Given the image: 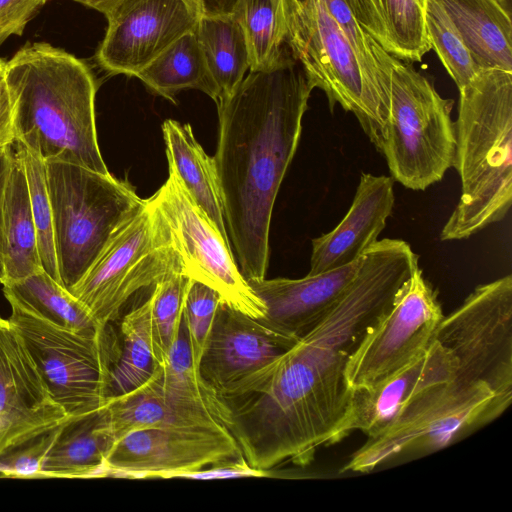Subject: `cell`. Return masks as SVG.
I'll list each match as a JSON object with an SVG mask.
<instances>
[{"label":"cell","instance_id":"1","mask_svg":"<svg viewBox=\"0 0 512 512\" xmlns=\"http://www.w3.org/2000/svg\"><path fill=\"white\" fill-rule=\"evenodd\" d=\"M418 264L408 242L378 240L318 325L280 357L216 395V417L250 466L269 471L285 462L303 466L318 447L336 443L353 393L347 363Z\"/></svg>","mask_w":512,"mask_h":512},{"label":"cell","instance_id":"2","mask_svg":"<svg viewBox=\"0 0 512 512\" xmlns=\"http://www.w3.org/2000/svg\"><path fill=\"white\" fill-rule=\"evenodd\" d=\"M313 89L289 51L277 66L250 71L217 103L213 158L229 241L246 280L265 278L274 203L297 150Z\"/></svg>","mask_w":512,"mask_h":512},{"label":"cell","instance_id":"3","mask_svg":"<svg viewBox=\"0 0 512 512\" xmlns=\"http://www.w3.org/2000/svg\"><path fill=\"white\" fill-rule=\"evenodd\" d=\"M14 142L43 161L109 173L96 131L97 85L90 67L46 42L29 43L5 64Z\"/></svg>","mask_w":512,"mask_h":512},{"label":"cell","instance_id":"4","mask_svg":"<svg viewBox=\"0 0 512 512\" xmlns=\"http://www.w3.org/2000/svg\"><path fill=\"white\" fill-rule=\"evenodd\" d=\"M459 94L453 167L461 194L442 241L467 239L500 222L512 204V71L481 70Z\"/></svg>","mask_w":512,"mask_h":512},{"label":"cell","instance_id":"5","mask_svg":"<svg viewBox=\"0 0 512 512\" xmlns=\"http://www.w3.org/2000/svg\"><path fill=\"white\" fill-rule=\"evenodd\" d=\"M45 165L57 270L70 290L143 199L110 173L60 161Z\"/></svg>","mask_w":512,"mask_h":512},{"label":"cell","instance_id":"6","mask_svg":"<svg viewBox=\"0 0 512 512\" xmlns=\"http://www.w3.org/2000/svg\"><path fill=\"white\" fill-rule=\"evenodd\" d=\"M454 101L411 63L395 59L389 88V113L380 152L391 177L404 187L423 191L453 167L456 128Z\"/></svg>","mask_w":512,"mask_h":512},{"label":"cell","instance_id":"7","mask_svg":"<svg viewBox=\"0 0 512 512\" xmlns=\"http://www.w3.org/2000/svg\"><path fill=\"white\" fill-rule=\"evenodd\" d=\"M509 406L488 385L454 376L424 391L368 437L342 471L367 473L399 455L443 449L494 421Z\"/></svg>","mask_w":512,"mask_h":512},{"label":"cell","instance_id":"8","mask_svg":"<svg viewBox=\"0 0 512 512\" xmlns=\"http://www.w3.org/2000/svg\"><path fill=\"white\" fill-rule=\"evenodd\" d=\"M286 45L313 88L333 112H352L380 152L386 113L376 87L352 45L322 0H287Z\"/></svg>","mask_w":512,"mask_h":512},{"label":"cell","instance_id":"9","mask_svg":"<svg viewBox=\"0 0 512 512\" xmlns=\"http://www.w3.org/2000/svg\"><path fill=\"white\" fill-rule=\"evenodd\" d=\"M175 272L183 274L181 260L150 197L119 226L69 291L100 326H107L135 292Z\"/></svg>","mask_w":512,"mask_h":512},{"label":"cell","instance_id":"10","mask_svg":"<svg viewBox=\"0 0 512 512\" xmlns=\"http://www.w3.org/2000/svg\"><path fill=\"white\" fill-rule=\"evenodd\" d=\"M8 319L32 357L53 400L68 416L101 408L120 343L109 325L80 335L11 305Z\"/></svg>","mask_w":512,"mask_h":512},{"label":"cell","instance_id":"11","mask_svg":"<svg viewBox=\"0 0 512 512\" xmlns=\"http://www.w3.org/2000/svg\"><path fill=\"white\" fill-rule=\"evenodd\" d=\"M434 340L457 361L455 376L512 402V276L477 286L440 321Z\"/></svg>","mask_w":512,"mask_h":512},{"label":"cell","instance_id":"12","mask_svg":"<svg viewBox=\"0 0 512 512\" xmlns=\"http://www.w3.org/2000/svg\"><path fill=\"white\" fill-rule=\"evenodd\" d=\"M166 182L151 197L170 231L183 274L215 290L221 301L251 316L264 318L266 306L243 276L226 239L168 165Z\"/></svg>","mask_w":512,"mask_h":512},{"label":"cell","instance_id":"13","mask_svg":"<svg viewBox=\"0 0 512 512\" xmlns=\"http://www.w3.org/2000/svg\"><path fill=\"white\" fill-rule=\"evenodd\" d=\"M443 317L438 293L417 265L350 357L345 371L350 388H370L419 358Z\"/></svg>","mask_w":512,"mask_h":512},{"label":"cell","instance_id":"14","mask_svg":"<svg viewBox=\"0 0 512 512\" xmlns=\"http://www.w3.org/2000/svg\"><path fill=\"white\" fill-rule=\"evenodd\" d=\"M243 457L226 428H149L131 432L110 450L102 477L182 478L209 465Z\"/></svg>","mask_w":512,"mask_h":512},{"label":"cell","instance_id":"15","mask_svg":"<svg viewBox=\"0 0 512 512\" xmlns=\"http://www.w3.org/2000/svg\"><path fill=\"white\" fill-rule=\"evenodd\" d=\"M200 17L189 0H122L106 17L96 60L110 74L137 76Z\"/></svg>","mask_w":512,"mask_h":512},{"label":"cell","instance_id":"16","mask_svg":"<svg viewBox=\"0 0 512 512\" xmlns=\"http://www.w3.org/2000/svg\"><path fill=\"white\" fill-rule=\"evenodd\" d=\"M297 341L263 318H253L220 301L198 365L200 378L216 395L224 394Z\"/></svg>","mask_w":512,"mask_h":512},{"label":"cell","instance_id":"17","mask_svg":"<svg viewBox=\"0 0 512 512\" xmlns=\"http://www.w3.org/2000/svg\"><path fill=\"white\" fill-rule=\"evenodd\" d=\"M68 417L9 320L0 317V453Z\"/></svg>","mask_w":512,"mask_h":512},{"label":"cell","instance_id":"18","mask_svg":"<svg viewBox=\"0 0 512 512\" xmlns=\"http://www.w3.org/2000/svg\"><path fill=\"white\" fill-rule=\"evenodd\" d=\"M457 361L434 340L416 360L382 382L366 389L352 390L346 418L336 442L359 430L371 437L391 423L416 397L427 389L454 378Z\"/></svg>","mask_w":512,"mask_h":512},{"label":"cell","instance_id":"19","mask_svg":"<svg viewBox=\"0 0 512 512\" xmlns=\"http://www.w3.org/2000/svg\"><path fill=\"white\" fill-rule=\"evenodd\" d=\"M361 257L343 267L300 279L247 280L266 306L263 320L299 340L343 297L356 277Z\"/></svg>","mask_w":512,"mask_h":512},{"label":"cell","instance_id":"20","mask_svg":"<svg viewBox=\"0 0 512 512\" xmlns=\"http://www.w3.org/2000/svg\"><path fill=\"white\" fill-rule=\"evenodd\" d=\"M394 202L391 176L362 172L345 216L333 230L312 239L308 274L327 272L357 261L378 241L392 215Z\"/></svg>","mask_w":512,"mask_h":512},{"label":"cell","instance_id":"21","mask_svg":"<svg viewBox=\"0 0 512 512\" xmlns=\"http://www.w3.org/2000/svg\"><path fill=\"white\" fill-rule=\"evenodd\" d=\"M103 407L115 443L131 432L149 428H225L203 403L165 391L159 365L145 383L127 393L107 398Z\"/></svg>","mask_w":512,"mask_h":512},{"label":"cell","instance_id":"22","mask_svg":"<svg viewBox=\"0 0 512 512\" xmlns=\"http://www.w3.org/2000/svg\"><path fill=\"white\" fill-rule=\"evenodd\" d=\"M103 406L69 416L57 427L40 478L102 477L107 456L115 444Z\"/></svg>","mask_w":512,"mask_h":512},{"label":"cell","instance_id":"23","mask_svg":"<svg viewBox=\"0 0 512 512\" xmlns=\"http://www.w3.org/2000/svg\"><path fill=\"white\" fill-rule=\"evenodd\" d=\"M481 69L512 71L510 0H438Z\"/></svg>","mask_w":512,"mask_h":512},{"label":"cell","instance_id":"24","mask_svg":"<svg viewBox=\"0 0 512 512\" xmlns=\"http://www.w3.org/2000/svg\"><path fill=\"white\" fill-rule=\"evenodd\" d=\"M363 29L390 55L420 62L431 50L425 26L427 0H346Z\"/></svg>","mask_w":512,"mask_h":512},{"label":"cell","instance_id":"25","mask_svg":"<svg viewBox=\"0 0 512 512\" xmlns=\"http://www.w3.org/2000/svg\"><path fill=\"white\" fill-rule=\"evenodd\" d=\"M162 131L168 165L174 168L192 198L229 240L214 158L198 143L189 124L167 119Z\"/></svg>","mask_w":512,"mask_h":512},{"label":"cell","instance_id":"26","mask_svg":"<svg viewBox=\"0 0 512 512\" xmlns=\"http://www.w3.org/2000/svg\"><path fill=\"white\" fill-rule=\"evenodd\" d=\"M4 281H16L42 269L36 227L22 160L13 154L3 199Z\"/></svg>","mask_w":512,"mask_h":512},{"label":"cell","instance_id":"27","mask_svg":"<svg viewBox=\"0 0 512 512\" xmlns=\"http://www.w3.org/2000/svg\"><path fill=\"white\" fill-rule=\"evenodd\" d=\"M2 285L10 305L58 327L85 336L106 327L100 326L70 291L43 269Z\"/></svg>","mask_w":512,"mask_h":512},{"label":"cell","instance_id":"28","mask_svg":"<svg viewBox=\"0 0 512 512\" xmlns=\"http://www.w3.org/2000/svg\"><path fill=\"white\" fill-rule=\"evenodd\" d=\"M194 31L216 88L217 104L235 90L250 68L246 39L235 14L201 16Z\"/></svg>","mask_w":512,"mask_h":512},{"label":"cell","instance_id":"29","mask_svg":"<svg viewBox=\"0 0 512 512\" xmlns=\"http://www.w3.org/2000/svg\"><path fill=\"white\" fill-rule=\"evenodd\" d=\"M194 30L173 42L136 77L149 89L171 101L183 89H197L216 102V88Z\"/></svg>","mask_w":512,"mask_h":512},{"label":"cell","instance_id":"30","mask_svg":"<svg viewBox=\"0 0 512 512\" xmlns=\"http://www.w3.org/2000/svg\"><path fill=\"white\" fill-rule=\"evenodd\" d=\"M234 14L246 39L250 71L277 66L289 52L287 0H240Z\"/></svg>","mask_w":512,"mask_h":512},{"label":"cell","instance_id":"31","mask_svg":"<svg viewBox=\"0 0 512 512\" xmlns=\"http://www.w3.org/2000/svg\"><path fill=\"white\" fill-rule=\"evenodd\" d=\"M120 333L122 346L110 374L108 398L139 387L157 366L151 344L149 299L124 317Z\"/></svg>","mask_w":512,"mask_h":512},{"label":"cell","instance_id":"32","mask_svg":"<svg viewBox=\"0 0 512 512\" xmlns=\"http://www.w3.org/2000/svg\"><path fill=\"white\" fill-rule=\"evenodd\" d=\"M189 278L175 272L154 285L150 300V328L153 357L163 365L180 331L184 298Z\"/></svg>","mask_w":512,"mask_h":512},{"label":"cell","instance_id":"33","mask_svg":"<svg viewBox=\"0 0 512 512\" xmlns=\"http://www.w3.org/2000/svg\"><path fill=\"white\" fill-rule=\"evenodd\" d=\"M425 26L431 49L458 89L469 83L481 69L475 63L458 29L438 0H427Z\"/></svg>","mask_w":512,"mask_h":512},{"label":"cell","instance_id":"34","mask_svg":"<svg viewBox=\"0 0 512 512\" xmlns=\"http://www.w3.org/2000/svg\"><path fill=\"white\" fill-rule=\"evenodd\" d=\"M368 71L382 101L386 120L389 113L390 76L394 60L360 25L346 0H322Z\"/></svg>","mask_w":512,"mask_h":512},{"label":"cell","instance_id":"35","mask_svg":"<svg viewBox=\"0 0 512 512\" xmlns=\"http://www.w3.org/2000/svg\"><path fill=\"white\" fill-rule=\"evenodd\" d=\"M16 152L22 160L27 179L42 269L60 283L54 249L52 210L47 189L45 161L20 145H17Z\"/></svg>","mask_w":512,"mask_h":512},{"label":"cell","instance_id":"36","mask_svg":"<svg viewBox=\"0 0 512 512\" xmlns=\"http://www.w3.org/2000/svg\"><path fill=\"white\" fill-rule=\"evenodd\" d=\"M220 301L221 298L215 290L189 279L182 318L188 331L192 358L197 369Z\"/></svg>","mask_w":512,"mask_h":512},{"label":"cell","instance_id":"37","mask_svg":"<svg viewBox=\"0 0 512 512\" xmlns=\"http://www.w3.org/2000/svg\"><path fill=\"white\" fill-rule=\"evenodd\" d=\"M58 426L1 452L0 477L40 478Z\"/></svg>","mask_w":512,"mask_h":512},{"label":"cell","instance_id":"38","mask_svg":"<svg viewBox=\"0 0 512 512\" xmlns=\"http://www.w3.org/2000/svg\"><path fill=\"white\" fill-rule=\"evenodd\" d=\"M48 0H0V46L12 35H22L27 23Z\"/></svg>","mask_w":512,"mask_h":512},{"label":"cell","instance_id":"39","mask_svg":"<svg viewBox=\"0 0 512 512\" xmlns=\"http://www.w3.org/2000/svg\"><path fill=\"white\" fill-rule=\"evenodd\" d=\"M269 470L258 469L250 466L244 457L227 460L215 465L209 469H199L185 474L182 478L198 480H217L231 479L241 477H267L270 476Z\"/></svg>","mask_w":512,"mask_h":512},{"label":"cell","instance_id":"40","mask_svg":"<svg viewBox=\"0 0 512 512\" xmlns=\"http://www.w3.org/2000/svg\"><path fill=\"white\" fill-rule=\"evenodd\" d=\"M6 62L0 58V148L14 143L11 101L5 79Z\"/></svg>","mask_w":512,"mask_h":512},{"label":"cell","instance_id":"41","mask_svg":"<svg viewBox=\"0 0 512 512\" xmlns=\"http://www.w3.org/2000/svg\"><path fill=\"white\" fill-rule=\"evenodd\" d=\"M11 145L0 148V284L4 281V233H3V199L13 157Z\"/></svg>","mask_w":512,"mask_h":512},{"label":"cell","instance_id":"42","mask_svg":"<svg viewBox=\"0 0 512 512\" xmlns=\"http://www.w3.org/2000/svg\"><path fill=\"white\" fill-rule=\"evenodd\" d=\"M200 16L234 14L240 0H189Z\"/></svg>","mask_w":512,"mask_h":512},{"label":"cell","instance_id":"43","mask_svg":"<svg viewBox=\"0 0 512 512\" xmlns=\"http://www.w3.org/2000/svg\"><path fill=\"white\" fill-rule=\"evenodd\" d=\"M89 8L97 10L107 17L122 0H74Z\"/></svg>","mask_w":512,"mask_h":512}]
</instances>
